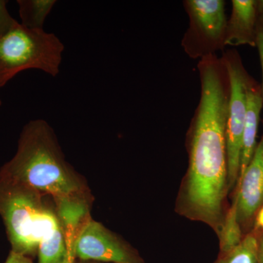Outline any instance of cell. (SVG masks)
I'll use <instances>...</instances> for the list:
<instances>
[{
    "instance_id": "7",
    "label": "cell",
    "mask_w": 263,
    "mask_h": 263,
    "mask_svg": "<svg viewBox=\"0 0 263 263\" xmlns=\"http://www.w3.org/2000/svg\"><path fill=\"white\" fill-rule=\"evenodd\" d=\"M76 259L104 263H146L136 249L90 217L76 240Z\"/></svg>"
},
{
    "instance_id": "21",
    "label": "cell",
    "mask_w": 263,
    "mask_h": 263,
    "mask_svg": "<svg viewBox=\"0 0 263 263\" xmlns=\"http://www.w3.org/2000/svg\"><path fill=\"white\" fill-rule=\"evenodd\" d=\"M2 105V100H1V98H0V105Z\"/></svg>"
},
{
    "instance_id": "14",
    "label": "cell",
    "mask_w": 263,
    "mask_h": 263,
    "mask_svg": "<svg viewBox=\"0 0 263 263\" xmlns=\"http://www.w3.org/2000/svg\"><path fill=\"white\" fill-rule=\"evenodd\" d=\"M81 228L67 226L63 227L65 233L66 252L61 263H74L76 259L75 246L76 238Z\"/></svg>"
},
{
    "instance_id": "13",
    "label": "cell",
    "mask_w": 263,
    "mask_h": 263,
    "mask_svg": "<svg viewBox=\"0 0 263 263\" xmlns=\"http://www.w3.org/2000/svg\"><path fill=\"white\" fill-rule=\"evenodd\" d=\"M256 233L245 235L241 243L228 253L219 254L213 263H257Z\"/></svg>"
},
{
    "instance_id": "9",
    "label": "cell",
    "mask_w": 263,
    "mask_h": 263,
    "mask_svg": "<svg viewBox=\"0 0 263 263\" xmlns=\"http://www.w3.org/2000/svg\"><path fill=\"white\" fill-rule=\"evenodd\" d=\"M262 16L263 0H233L227 24L226 46L256 47Z\"/></svg>"
},
{
    "instance_id": "1",
    "label": "cell",
    "mask_w": 263,
    "mask_h": 263,
    "mask_svg": "<svg viewBox=\"0 0 263 263\" xmlns=\"http://www.w3.org/2000/svg\"><path fill=\"white\" fill-rule=\"evenodd\" d=\"M200 102L186 135L187 171L181 181L175 210L219 233L228 193L226 123L230 97L228 70L221 57L199 62Z\"/></svg>"
},
{
    "instance_id": "11",
    "label": "cell",
    "mask_w": 263,
    "mask_h": 263,
    "mask_svg": "<svg viewBox=\"0 0 263 263\" xmlns=\"http://www.w3.org/2000/svg\"><path fill=\"white\" fill-rule=\"evenodd\" d=\"M22 25L31 29H43L46 19L57 3L55 0H18Z\"/></svg>"
},
{
    "instance_id": "5",
    "label": "cell",
    "mask_w": 263,
    "mask_h": 263,
    "mask_svg": "<svg viewBox=\"0 0 263 263\" xmlns=\"http://www.w3.org/2000/svg\"><path fill=\"white\" fill-rule=\"evenodd\" d=\"M183 3L190 25L181 43L188 56L200 60L224 49L228 24L226 1L186 0Z\"/></svg>"
},
{
    "instance_id": "16",
    "label": "cell",
    "mask_w": 263,
    "mask_h": 263,
    "mask_svg": "<svg viewBox=\"0 0 263 263\" xmlns=\"http://www.w3.org/2000/svg\"><path fill=\"white\" fill-rule=\"evenodd\" d=\"M256 47L258 49L259 61H260L261 70H262V85L261 86H262L263 94V16L261 18L260 23H259Z\"/></svg>"
},
{
    "instance_id": "3",
    "label": "cell",
    "mask_w": 263,
    "mask_h": 263,
    "mask_svg": "<svg viewBox=\"0 0 263 263\" xmlns=\"http://www.w3.org/2000/svg\"><path fill=\"white\" fill-rule=\"evenodd\" d=\"M0 178L34 189L54 202L92 197L80 175L65 160L54 131L43 119L24 126L16 153L0 170Z\"/></svg>"
},
{
    "instance_id": "17",
    "label": "cell",
    "mask_w": 263,
    "mask_h": 263,
    "mask_svg": "<svg viewBox=\"0 0 263 263\" xmlns=\"http://www.w3.org/2000/svg\"><path fill=\"white\" fill-rule=\"evenodd\" d=\"M5 263H34V262L30 257L15 253L10 251L9 255Z\"/></svg>"
},
{
    "instance_id": "4",
    "label": "cell",
    "mask_w": 263,
    "mask_h": 263,
    "mask_svg": "<svg viewBox=\"0 0 263 263\" xmlns=\"http://www.w3.org/2000/svg\"><path fill=\"white\" fill-rule=\"evenodd\" d=\"M65 46L53 33L18 22L0 38V88L22 71L37 69L56 77Z\"/></svg>"
},
{
    "instance_id": "20",
    "label": "cell",
    "mask_w": 263,
    "mask_h": 263,
    "mask_svg": "<svg viewBox=\"0 0 263 263\" xmlns=\"http://www.w3.org/2000/svg\"><path fill=\"white\" fill-rule=\"evenodd\" d=\"M74 263H104L96 262V261H90V260H81V259H76L75 262Z\"/></svg>"
},
{
    "instance_id": "12",
    "label": "cell",
    "mask_w": 263,
    "mask_h": 263,
    "mask_svg": "<svg viewBox=\"0 0 263 263\" xmlns=\"http://www.w3.org/2000/svg\"><path fill=\"white\" fill-rule=\"evenodd\" d=\"M217 236L219 240V254L228 253L236 248L245 238L234 202L227 210Z\"/></svg>"
},
{
    "instance_id": "18",
    "label": "cell",
    "mask_w": 263,
    "mask_h": 263,
    "mask_svg": "<svg viewBox=\"0 0 263 263\" xmlns=\"http://www.w3.org/2000/svg\"><path fill=\"white\" fill-rule=\"evenodd\" d=\"M257 235V263H263V233L260 235Z\"/></svg>"
},
{
    "instance_id": "6",
    "label": "cell",
    "mask_w": 263,
    "mask_h": 263,
    "mask_svg": "<svg viewBox=\"0 0 263 263\" xmlns=\"http://www.w3.org/2000/svg\"><path fill=\"white\" fill-rule=\"evenodd\" d=\"M230 80V97L226 123L227 155H228V192L236 186L240 174L242 139L247 111V79L239 53L228 50L221 57Z\"/></svg>"
},
{
    "instance_id": "19",
    "label": "cell",
    "mask_w": 263,
    "mask_h": 263,
    "mask_svg": "<svg viewBox=\"0 0 263 263\" xmlns=\"http://www.w3.org/2000/svg\"><path fill=\"white\" fill-rule=\"evenodd\" d=\"M255 217L257 228L263 230V206L259 209Z\"/></svg>"
},
{
    "instance_id": "10",
    "label": "cell",
    "mask_w": 263,
    "mask_h": 263,
    "mask_svg": "<svg viewBox=\"0 0 263 263\" xmlns=\"http://www.w3.org/2000/svg\"><path fill=\"white\" fill-rule=\"evenodd\" d=\"M246 92L247 111L242 139L239 178L248 167L257 148L256 139L263 106L262 86L250 75L247 79Z\"/></svg>"
},
{
    "instance_id": "15",
    "label": "cell",
    "mask_w": 263,
    "mask_h": 263,
    "mask_svg": "<svg viewBox=\"0 0 263 263\" xmlns=\"http://www.w3.org/2000/svg\"><path fill=\"white\" fill-rule=\"evenodd\" d=\"M7 3L8 2L5 0H0V38L17 22L8 12Z\"/></svg>"
},
{
    "instance_id": "8",
    "label": "cell",
    "mask_w": 263,
    "mask_h": 263,
    "mask_svg": "<svg viewBox=\"0 0 263 263\" xmlns=\"http://www.w3.org/2000/svg\"><path fill=\"white\" fill-rule=\"evenodd\" d=\"M233 202L241 228L263 206V134L250 163L237 182Z\"/></svg>"
},
{
    "instance_id": "2",
    "label": "cell",
    "mask_w": 263,
    "mask_h": 263,
    "mask_svg": "<svg viewBox=\"0 0 263 263\" xmlns=\"http://www.w3.org/2000/svg\"><path fill=\"white\" fill-rule=\"evenodd\" d=\"M0 216L11 252L37 263H61L65 233L51 197L12 180L0 178Z\"/></svg>"
}]
</instances>
